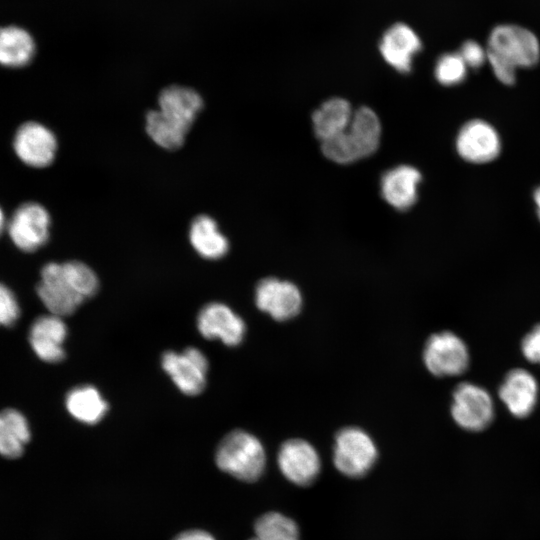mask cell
Segmentation results:
<instances>
[{"label": "cell", "mask_w": 540, "mask_h": 540, "mask_svg": "<svg viewBox=\"0 0 540 540\" xmlns=\"http://www.w3.org/2000/svg\"><path fill=\"white\" fill-rule=\"evenodd\" d=\"M538 386L526 370L510 371L499 389V396L516 417H526L536 404Z\"/></svg>", "instance_id": "ac0fdd59"}, {"label": "cell", "mask_w": 540, "mask_h": 540, "mask_svg": "<svg viewBox=\"0 0 540 540\" xmlns=\"http://www.w3.org/2000/svg\"><path fill=\"white\" fill-rule=\"evenodd\" d=\"M255 535L250 540H299L296 523L277 512L262 515L255 523Z\"/></svg>", "instance_id": "d4e9b609"}, {"label": "cell", "mask_w": 540, "mask_h": 540, "mask_svg": "<svg viewBox=\"0 0 540 540\" xmlns=\"http://www.w3.org/2000/svg\"><path fill=\"white\" fill-rule=\"evenodd\" d=\"M215 461L222 471L242 481L252 482L262 475L266 455L258 438L246 431L234 430L219 443Z\"/></svg>", "instance_id": "277c9868"}, {"label": "cell", "mask_w": 540, "mask_h": 540, "mask_svg": "<svg viewBox=\"0 0 540 540\" xmlns=\"http://www.w3.org/2000/svg\"><path fill=\"white\" fill-rule=\"evenodd\" d=\"M203 107V100L195 90L171 85L158 96V109L146 115V132L160 147L180 148Z\"/></svg>", "instance_id": "7a4b0ae2"}, {"label": "cell", "mask_w": 540, "mask_h": 540, "mask_svg": "<svg viewBox=\"0 0 540 540\" xmlns=\"http://www.w3.org/2000/svg\"><path fill=\"white\" fill-rule=\"evenodd\" d=\"M381 135L377 115L368 107H361L352 115L347 128L322 142L323 154L330 160L347 164L371 155L379 146Z\"/></svg>", "instance_id": "3957f363"}, {"label": "cell", "mask_w": 540, "mask_h": 540, "mask_svg": "<svg viewBox=\"0 0 540 540\" xmlns=\"http://www.w3.org/2000/svg\"><path fill=\"white\" fill-rule=\"evenodd\" d=\"M20 315V308L14 293L0 283V325L12 326Z\"/></svg>", "instance_id": "4316f807"}, {"label": "cell", "mask_w": 540, "mask_h": 540, "mask_svg": "<svg viewBox=\"0 0 540 540\" xmlns=\"http://www.w3.org/2000/svg\"><path fill=\"white\" fill-rule=\"evenodd\" d=\"M467 74V66L459 53L443 54L436 63L435 76L443 85L461 83Z\"/></svg>", "instance_id": "484cf974"}, {"label": "cell", "mask_w": 540, "mask_h": 540, "mask_svg": "<svg viewBox=\"0 0 540 540\" xmlns=\"http://www.w3.org/2000/svg\"><path fill=\"white\" fill-rule=\"evenodd\" d=\"M334 464L344 475L361 477L377 459V448L371 437L362 429L347 427L335 437Z\"/></svg>", "instance_id": "8992f818"}, {"label": "cell", "mask_w": 540, "mask_h": 540, "mask_svg": "<svg viewBox=\"0 0 540 540\" xmlns=\"http://www.w3.org/2000/svg\"><path fill=\"white\" fill-rule=\"evenodd\" d=\"M534 201L537 206V212L540 219V187H538L534 192Z\"/></svg>", "instance_id": "4dcf8cb0"}, {"label": "cell", "mask_w": 540, "mask_h": 540, "mask_svg": "<svg viewBox=\"0 0 540 540\" xmlns=\"http://www.w3.org/2000/svg\"><path fill=\"white\" fill-rule=\"evenodd\" d=\"M467 67L479 68L487 60L486 50L476 41L464 42L458 52Z\"/></svg>", "instance_id": "83f0119b"}, {"label": "cell", "mask_w": 540, "mask_h": 540, "mask_svg": "<svg viewBox=\"0 0 540 540\" xmlns=\"http://www.w3.org/2000/svg\"><path fill=\"white\" fill-rule=\"evenodd\" d=\"M197 328L204 338L220 340L232 347L243 341L246 332L244 320L229 306L220 302H211L200 310Z\"/></svg>", "instance_id": "4fadbf2b"}, {"label": "cell", "mask_w": 540, "mask_h": 540, "mask_svg": "<svg viewBox=\"0 0 540 540\" xmlns=\"http://www.w3.org/2000/svg\"><path fill=\"white\" fill-rule=\"evenodd\" d=\"M255 303L259 310L274 320L286 321L300 312L302 295L295 284L270 277L257 284Z\"/></svg>", "instance_id": "7c38bea8"}, {"label": "cell", "mask_w": 540, "mask_h": 540, "mask_svg": "<svg viewBox=\"0 0 540 540\" xmlns=\"http://www.w3.org/2000/svg\"><path fill=\"white\" fill-rule=\"evenodd\" d=\"M423 360L432 374L454 376L466 370L469 355L464 342L452 332L445 331L427 340Z\"/></svg>", "instance_id": "9c48e42d"}, {"label": "cell", "mask_w": 540, "mask_h": 540, "mask_svg": "<svg viewBox=\"0 0 540 540\" xmlns=\"http://www.w3.org/2000/svg\"><path fill=\"white\" fill-rule=\"evenodd\" d=\"M5 224H6V220H5L4 212L0 207V235L5 228Z\"/></svg>", "instance_id": "1f68e13d"}, {"label": "cell", "mask_w": 540, "mask_h": 540, "mask_svg": "<svg viewBox=\"0 0 540 540\" xmlns=\"http://www.w3.org/2000/svg\"><path fill=\"white\" fill-rule=\"evenodd\" d=\"M173 540H215L214 537L203 530H189L179 534Z\"/></svg>", "instance_id": "f546056e"}, {"label": "cell", "mask_w": 540, "mask_h": 540, "mask_svg": "<svg viewBox=\"0 0 540 540\" xmlns=\"http://www.w3.org/2000/svg\"><path fill=\"white\" fill-rule=\"evenodd\" d=\"M51 218L39 203L26 202L11 216L7 230L14 245L24 252H34L49 239Z\"/></svg>", "instance_id": "52a82bcc"}, {"label": "cell", "mask_w": 540, "mask_h": 540, "mask_svg": "<svg viewBox=\"0 0 540 540\" xmlns=\"http://www.w3.org/2000/svg\"><path fill=\"white\" fill-rule=\"evenodd\" d=\"M278 465L289 481L297 485H309L320 471V458L307 441L290 439L280 447Z\"/></svg>", "instance_id": "5bb4252c"}, {"label": "cell", "mask_w": 540, "mask_h": 540, "mask_svg": "<svg viewBox=\"0 0 540 540\" xmlns=\"http://www.w3.org/2000/svg\"><path fill=\"white\" fill-rule=\"evenodd\" d=\"M208 360L204 353L195 347L183 352L167 351L162 355L161 365L176 387L185 395L200 394L206 385Z\"/></svg>", "instance_id": "ba28073f"}, {"label": "cell", "mask_w": 540, "mask_h": 540, "mask_svg": "<svg viewBox=\"0 0 540 540\" xmlns=\"http://www.w3.org/2000/svg\"><path fill=\"white\" fill-rule=\"evenodd\" d=\"M353 112L350 104L341 98L324 102L313 114L316 136L323 142L343 132L350 123Z\"/></svg>", "instance_id": "603a6c76"}, {"label": "cell", "mask_w": 540, "mask_h": 540, "mask_svg": "<svg viewBox=\"0 0 540 540\" xmlns=\"http://www.w3.org/2000/svg\"><path fill=\"white\" fill-rule=\"evenodd\" d=\"M189 240L195 251L205 259H220L229 250L227 238L220 232L215 220L207 215L197 216L192 221Z\"/></svg>", "instance_id": "44dd1931"}, {"label": "cell", "mask_w": 540, "mask_h": 540, "mask_svg": "<svg viewBox=\"0 0 540 540\" xmlns=\"http://www.w3.org/2000/svg\"><path fill=\"white\" fill-rule=\"evenodd\" d=\"M451 413L462 428L483 430L493 418L492 400L484 389L471 383H462L453 393Z\"/></svg>", "instance_id": "8fae6325"}, {"label": "cell", "mask_w": 540, "mask_h": 540, "mask_svg": "<svg viewBox=\"0 0 540 540\" xmlns=\"http://www.w3.org/2000/svg\"><path fill=\"white\" fill-rule=\"evenodd\" d=\"M456 149L466 161L486 163L498 156L501 143L498 133L490 124L472 120L460 129Z\"/></svg>", "instance_id": "9a60e30c"}, {"label": "cell", "mask_w": 540, "mask_h": 540, "mask_svg": "<svg viewBox=\"0 0 540 540\" xmlns=\"http://www.w3.org/2000/svg\"><path fill=\"white\" fill-rule=\"evenodd\" d=\"M68 413L85 424H96L106 415L109 405L100 391L91 385L71 389L65 398Z\"/></svg>", "instance_id": "7402d4cb"}, {"label": "cell", "mask_w": 540, "mask_h": 540, "mask_svg": "<svg viewBox=\"0 0 540 540\" xmlns=\"http://www.w3.org/2000/svg\"><path fill=\"white\" fill-rule=\"evenodd\" d=\"M486 52L488 62L502 63L517 70L537 64L540 44L530 30L514 24H501L492 29Z\"/></svg>", "instance_id": "5b68a950"}, {"label": "cell", "mask_w": 540, "mask_h": 540, "mask_svg": "<svg viewBox=\"0 0 540 540\" xmlns=\"http://www.w3.org/2000/svg\"><path fill=\"white\" fill-rule=\"evenodd\" d=\"M17 157L34 168L49 166L56 155L57 139L45 125L28 121L19 126L13 138Z\"/></svg>", "instance_id": "30bf717a"}, {"label": "cell", "mask_w": 540, "mask_h": 540, "mask_svg": "<svg viewBox=\"0 0 540 540\" xmlns=\"http://www.w3.org/2000/svg\"><path fill=\"white\" fill-rule=\"evenodd\" d=\"M67 326L62 317L48 314L34 320L29 330V343L43 361L57 363L65 358L64 341Z\"/></svg>", "instance_id": "2e32d148"}, {"label": "cell", "mask_w": 540, "mask_h": 540, "mask_svg": "<svg viewBox=\"0 0 540 540\" xmlns=\"http://www.w3.org/2000/svg\"><path fill=\"white\" fill-rule=\"evenodd\" d=\"M99 288L96 273L81 261L50 262L43 266L37 294L51 314L68 316Z\"/></svg>", "instance_id": "6da1fadb"}, {"label": "cell", "mask_w": 540, "mask_h": 540, "mask_svg": "<svg viewBox=\"0 0 540 540\" xmlns=\"http://www.w3.org/2000/svg\"><path fill=\"white\" fill-rule=\"evenodd\" d=\"M522 351L529 361L540 364V324L525 336Z\"/></svg>", "instance_id": "f1b7e54d"}, {"label": "cell", "mask_w": 540, "mask_h": 540, "mask_svg": "<svg viewBox=\"0 0 540 540\" xmlns=\"http://www.w3.org/2000/svg\"><path fill=\"white\" fill-rule=\"evenodd\" d=\"M421 175L417 169L401 165L387 171L381 180L383 198L394 208L406 210L417 199V186Z\"/></svg>", "instance_id": "d6986e66"}, {"label": "cell", "mask_w": 540, "mask_h": 540, "mask_svg": "<svg viewBox=\"0 0 540 540\" xmlns=\"http://www.w3.org/2000/svg\"><path fill=\"white\" fill-rule=\"evenodd\" d=\"M421 40L416 32L404 23L389 27L380 41L384 60L400 72L411 70L413 57L421 50Z\"/></svg>", "instance_id": "e0dca14e"}, {"label": "cell", "mask_w": 540, "mask_h": 540, "mask_svg": "<svg viewBox=\"0 0 540 540\" xmlns=\"http://www.w3.org/2000/svg\"><path fill=\"white\" fill-rule=\"evenodd\" d=\"M30 428L24 415L8 408L0 411V454L17 458L30 440Z\"/></svg>", "instance_id": "cb8c5ba5"}, {"label": "cell", "mask_w": 540, "mask_h": 540, "mask_svg": "<svg viewBox=\"0 0 540 540\" xmlns=\"http://www.w3.org/2000/svg\"><path fill=\"white\" fill-rule=\"evenodd\" d=\"M36 53L32 35L16 25L0 27V65L21 68L28 65Z\"/></svg>", "instance_id": "ffe728a7"}]
</instances>
